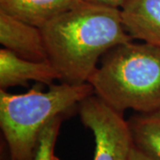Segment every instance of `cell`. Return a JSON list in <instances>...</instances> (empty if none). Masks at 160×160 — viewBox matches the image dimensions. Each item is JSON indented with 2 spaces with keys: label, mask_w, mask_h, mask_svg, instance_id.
Segmentation results:
<instances>
[{
  "label": "cell",
  "mask_w": 160,
  "mask_h": 160,
  "mask_svg": "<svg viewBox=\"0 0 160 160\" xmlns=\"http://www.w3.org/2000/svg\"><path fill=\"white\" fill-rule=\"evenodd\" d=\"M40 29L49 62L60 80L70 85L88 82L100 58L132 39L122 24L119 8L84 0H78Z\"/></svg>",
  "instance_id": "1"
},
{
  "label": "cell",
  "mask_w": 160,
  "mask_h": 160,
  "mask_svg": "<svg viewBox=\"0 0 160 160\" xmlns=\"http://www.w3.org/2000/svg\"><path fill=\"white\" fill-rule=\"evenodd\" d=\"M88 83L118 112L159 111L160 48L131 41L115 46L103 55Z\"/></svg>",
  "instance_id": "2"
},
{
  "label": "cell",
  "mask_w": 160,
  "mask_h": 160,
  "mask_svg": "<svg viewBox=\"0 0 160 160\" xmlns=\"http://www.w3.org/2000/svg\"><path fill=\"white\" fill-rule=\"evenodd\" d=\"M94 92L86 82L81 85H51L48 91L32 88L22 94L0 89V127L9 160H33L40 132L59 115H67Z\"/></svg>",
  "instance_id": "3"
},
{
  "label": "cell",
  "mask_w": 160,
  "mask_h": 160,
  "mask_svg": "<svg viewBox=\"0 0 160 160\" xmlns=\"http://www.w3.org/2000/svg\"><path fill=\"white\" fill-rule=\"evenodd\" d=\"M81 122L91 130L95 142L93 160H129L134 146L128 121L98 95L78 104Z\"/></svg>",
  "instance_id": "4"
},
{
  "label": "cell",
  "mask_w": 160,
  "mask_h": 160,
  "mask_svg": "<svg viewBox=\"0 0 160 160\" xmlns=\"http://www.w3.org/2000/svg\"><path fill=\"white\" fill-rule=\"evenodd\" d=\"M0 43L20 57L30 61H47L44 38L38 27L0 11Z\"/></svg>",
  "instance_id": "5"
},
{
  "label": "cell",
  "mask_w": 160,
  "mask_h": 160,
  "mask_svg": "<svg viewBox=\"0 0 160 160\" xmlns=\"http://www.w3.org/2000/svg\"><path fill=\"white\" fill-rule=\"evenodd\" d=\"M60 75L47 61H30L20 57L6 48L0 50V87L3 90L36 81L51 86Z\"/></svg>",
  "instance_id": "6"
},
{
  "label": "cell",
  "mask_w": 160,
  "mask_h": 160,
  "mask_svg": "<svg viewBox=\"0 0 160 160\" xmlns=\"http://www.w3.org/2000/svg\"><path fill=\"white\" fill-rule=\"evenodd\" d=\"M120 12L132 38L160 48V0H127Z\"/></svg>",
  "instance_id": "7"
},
{
  "label": "cell",
  "mask_w": 160,
  "mask_h": 160,
  "mask_svg": "<svg viewBox=\"0 0 160 160\" xmlns=\"http://www.w3.org/2000/svg\"><path fill=\"white\" fill-rule=\"evenodd\" d=\"M78 0H0V11L41 28Z\"/></svg>",
  "instance_id": "8"
},
{
  "label": "cell",
  "mask_w": 160,
  "mask_h": 160,
  "mask_svg": "<svg viewBox=\"0 0 160 160\" xmlns=\"http://www.w3.org/2000/svg\"><path fill=\"white\" fill-rule=\"evenodd\" d=\"M134 145L153 160H160V110L140 113L127 120Z\"/></svg>",
  "instance_id": "9"
},
{
  "label": "cell",
  "mask_w": 160,
  "mask_h": 160,
  "mask_svg": "<svg viewBox=\"0 0 160 160\" xmlns=\"http://www.w3.org/2000/svg\"><path fill=\"white\" fill-rule=\"evenodd\" d=\"M66 115H59L50 120L40 132L33 160H60L54 153L58 134Z\"/></svg>",
  "instance_id": "10"
},
{
  "label": "cell",
  "mask_w": 160,
  "mask_h": 160,
  "mask_svg": "<svg viewBox=\"0 0 160 160\" xmlns=\"http://www.w3.org/2000/svg\"><path fill=\"white\" fill-rule=\"evenodd\" d=\"M84 1L89 2V3H92V4L102 5V6L121 8V6H123L127 0H84Z\"/></svg>",
  "instance_id": "11"
},
{
  "label": "cell",
  "mask_w": 160,
  "mask_h": 160,
  "mask_svg": "<svg viewBox=\"0 0 160 160\" xmlns=\"http://www.w3.org/2000/svg\"><path fill=\"white\" fill-rule=\"evenodd\" d=\"M129 160H153L152 158H150L148 155H146L145 153H143L142 150L138 149L137 147L134 145L132 150L131 156H130V159Z\"/></svg>",
  "instance_id": "12"
}]
</instances>
